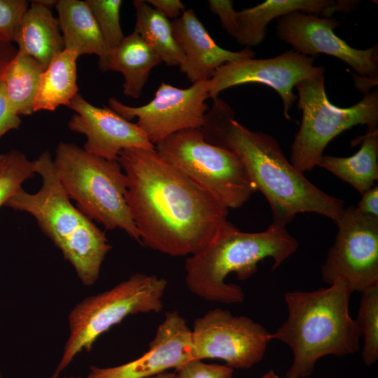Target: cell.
Segmentation results:
<instances>
[{
	"instance_id": "52a82bcc",
	"label": "cell",
	"mask_w": 378,
	"mask_h": 378,
	"mask_svg": "<svg viewBox=\"0 0 378 378\" xmlns=\"http://www.w3.org/2000/svg\"><path fill=\"white\" fill-rule=\"evenodd\" d=\"M167 286L165 279L135 273L76 304L69 314V336L51 378H59L78 354L90 352L102 334L128 316L162 311Z\"/></svg>"
},
{
	"instance_id": "cb8c5ba5",
	"label": "cell",
	"mask_w": 378,
	"mask_h": 378,
	"mask_svg": "<svg viewBox=\"0 0 378 378\" xmlns=\"http://www.w3.org/2000/svg\"><path fill=\"white\" fill-rule=\"evenodd\" d=\"M133 6L136 11L134 31L154 50L162 62L168 66H180L185 56L174 36L172 22L146 1L134 0Z\"/></svg>"
},
{
	"instance_id": "30bf717a",
	"label": "cell",
	"mask_w": 378,
	"mask_h": 378,
	"mask_svg": "<svg viewBox=\"0 0 378 378\" xmlns=\"http://www.w3.org/2000/svg\"><path fill=\"white\" fill-rule=\"evenodd\" d=\"M195 360H223L234 369H248L264 357L272 333L245 316L216 308L194 321L191 329Z\"/></svg>"
},
{
	"instance_id": "f35d334b",
	"label": "cell",
	"mask_w": 378,
	"mask_h": 378,
	"mask_svg": "<svg viewBox=\"0 0 378 378\" xmlns=\"http://www.w3.org/2000/svg\"><path fill=\"white\" fill-rule=\"evenodd\" d=\"M0 378H2V373L1 372V370H0Z\"/></svg>"
},
{
	"instance_id": "2e32d148",
	"label": "cell",
	"mask_w": 378,
	"mask_h": 378,
	"mask_svg": "<svg viewBox=\"0 0 378 378\" xmlns=\"http://www.w3.org/2000/svg\"><path fill=\"white\" fill-rule=\"evenodd\" d=\"M76 113L69 121V128L86 137L83 149L94 155L118 160L123 149H154L139 127L108 107H97L78 93L66 106Z\"/></svg>"
},
{
	"instance_id": "e575fe53",
	"label": "cell",
	"mask_w": 378,
	"mask_h": 378,
	"mask_svg": "<svg viewBox=\"0 0 378 378\" xmlns=\"http://www.w3.org/2000/svg\"><path fill=\"white\" fill-rule=\"evenodd\" d=\"M12 42H10L0 36V82L2 80L4 74L18 52Z\"/></svg>"
},
{
	"instance_id": "836d02e7",
	"label": "cell",
	"mask_w": 378,
	"mask_h": 378,
	"mask_svg": "<svg viewBox=\"0 0 378 378\" xmlns=\"http://www.w3.org/2000/svg\"><path fill=\"white\" fill-rule=\"evenodd\" d=\"M356 209L363 214L378 218V187L373 186L364 192Z\"/></svg>"
},
{
	"instance_id": "484cf974",
	"label": "cell",
	"mask_w": 378,
	"mask_h": 378,
	"mask_svg": "<svg viewBox=\"0 0 378 378\" xmlns=\"http://www.w3.org/2000/svg\"><path fill=\"white\" fill-rule=\"evenodd\" d=\"M362 293L356 326L363 337L362 351L363 362L374 364L378 358V284Z\"/></svg>"
},
{
	"instance_id": "5bb4252c",
	"label": "cell",
	"mask_w": 378,
	"mask_h": 378,
	"mask_svg": "<svg viewBox=\"0 0 378 378\" xmlns=\"http://www.w3.org/2000/svg\"><path fill=\"white\" fill-rule=\"evenodd\" d=\"M277 20L278 38L295 51L314 58L318 54L335 57L361 77L377 80V47L363 50L350 46L335 34L334 29L340 26L336 18L297 11Z\"/></svg>"
},
{
	"instance_id": "ffe728a7",
	"label": "cell",
	"mask_w": 378,
	"mask_h": 378,
	"mask_svg": "<svg viewBox=\"0 0 378 378\" xmlns=\"http://www.w3.org/2000/svg\"><path fill=\"white\" fill-rule=\"evenodd\" d=\"M13 42L18 44V51L37 60L45 69L64 50L58 19L52 14L51 8L40 0L31 1Z\"/></svg>"
},
{
	"instance_id": "6da1fadb",
	"label": "cell",
	"mask_w": 378,
	"mask_h": 378,
	"mask_svg": "<svg viewBox=\"0 0 378 378\" xmlns=\"http://www.w3.org/2000/svg\"><path fill=\"white\" fill-rule=\"evenodd\" d=\"M118 161L141 244L172 257L206 246L230 223L228 209L154 149L131 148Z\"/></svg>"
},
{
	"instance_id": "603a6c76",
	"label": "cell",
	"mask_w": 378,
	"mask_h": 378,
	"mask_svg": "<svg viewBox=\"0 0 378 378\" xmlns=\"http://www.w3.org/2000/svg\"><path fill=\"white\" fill-rule=\"evenodd\" d=\"M78 57L74 52L64 49L52 58L41 76L34 112L53 111L61 105L67 106L78 94Z\"/></svg>"
},
{
	"instance_id": "5b68a950",
	"label": "cell",
	"mask_w": 378,
	"mask_h": 378,
	"mask_svg": "<svg viewBox=\"0 0 378 378\" xmlns=\"http://www.w3.org/2000/svg\"><path fill=\"white\" fill-rule=\"evenodd\" d=\"M34 162L35 173L42 180L40 189L31 194L21 188L5 206L31 215L74 267L83 285L92 286L98 279L102 264L112 246L105 233L71 204L50 152H43Z\"/></svg>"
},
{
	"instance_id": "277c9868",
	"label": "cell",
	"mask_w": 378,
	"mask_h": 378,
	"mask_svg": "<svg viewBox=\"0 0 378 378\" xmlns=\"http://www.w3.org/2000/svg\"><path fill=\"white\" fill-rule=\"evenodd\" d=\"M298 248V242L286 229L272 223L264 231L246 232L229 223L204 248L187 258L186 284L197 296L210 302L240 303L241 288L225 281L234 272L244 281L258 270V263L273 260L272 270L279 267Z\"/></svg>"
},
{
	"instance_id": "8992f818",
	"label": "cell",
	"mask_w": 378,
	"mask_h": 378,
	"mask_svg": "<svg viewBox=\"0 0 378 378\" xmlns=\"http://www.w3.org/2000/svg\"><path fill=\"white\" fill-rule=\"evenodd\" d=\"M53 162L64 190L79 211L105 228L121 229L141 243L125 201L127 178L118 160L92 155L73 143L60 142Z\"/></svg>"
},
{
	"instance_id": "ac0fdd59",
	"label": "cell",
	"mask_w": 378,
	"mask_h": 378,
	"mask_svg": "<svg viewBox=\"0 0 378 378\" xmlns=\"http://www.w3.org/2000/svg\"><path fill=\"white\" fill-rule=\"evenodd\" d=\"M358 1L347 0H267L236 13V41L246 48L260 44L265 39L267 26L276 18L293 12L332 17L335 12H349Z\"/></svg>"
},
{
	"instance_id": "7a4b0ae2",
	"label": "cell",
	"mask_w": 378,
	"mask_h": 378,
	"mask_svg": "<svg viewBox=\"0 0 378 378\" xmlns=\"http://www.w3.org/2000/svg\"><path fill=\"white\" fill-rule=\"evenodd\" d=\"M205 140L233 152L251 181L265 197L273 223L286 227L299 213L312 212L335 223L342 214L344 201L323 192L286 158L272 135L252 131L235 120L230 106L213 99L200 129Z\"/></svg>"
},
{
	"instance_id": "9a60e30c",
	"label": "cell",
	"mask_w": 378,
	"mask_h": 378,
	"mask_svg": "<svg viewBox=\"0 0 378 378\" xmlns=\"http://www.w3.org/2000/svg\"><path fill=\"white\" fill-rule=\"evenodd\" d=\"M195 360L191 329L177 311L166 312L149 349L130 362L108 368L91 365L85 378H148Z\"/></svg>"
},
{
	"instance_id": "4316f807",
	"label": "cell",
	"mask_w": 378,
	"mask_h": 378,
	"mask_svg": "<svg viewBox=\"0 0 378 378\" xmlns=\"http://www.w3.org/2000/svg\"><path fill=\"white\" fill-rule=\"evenodd\" d=\"M35 174L34 162L23 153L12 150L3 154L0 160V207Z\"/></svg>"
},
{
	"instance_id": "d590c367",
	"label": "cell",
	"mask_w": 378,
	"mask_h": 378,
	"mask_svg": "<svg viewBox=\"0 0 378 378\" xmlns=\"http://www.w3.org/2000/svg\"><path fill=\"white\" fill-rule=\"evenodd\" d=\"M148 378H176V373L166 371Z\"/></svg>"
},
{
	"instance_id": "3957f363",
	"label": "cell",
	"mask_w": 378,
	"mask_h": 378,
	"mask_svg": "<svg viewBox=\"0 0 378 378\" xmlns=\"http://www.w3.org/2000/svg\"><path fill=\"white\" fill-rule=\"evenodd\" d=\"M351 293L337 279L327 288L284 293L288 318L272 339L286 343L293 351L286 378L310 376L324 356H344L359 349L360 334L349 312Z\"/></svg>"
},
{
	"instance_id": "1f68e13d",
	"label": "cell",
	"mask_w": 378,
	"mask_h": 378,
	"mask_svg": "<svg viewBox=\"0 0 378 378\" xmlns=\"http://www.w3.org/2000/svg\"><path fill=\"white\" fill-rule=\"evenodd\" d=\"M210 10L220 20L222 27L227 34L234 37L236 31V13L230 0H209Z\"/></svg>"
},
{
	"instance_id": "d6986e66",
	"label": "cell",
	"mask_w": 378,
	"mask_h": 378,
	"mask_svg": "<svg viewBox=\"0 0 378 378\" xmlns=\"http://www.w3.org/2000/svg\"><path fill=\"white\" fill-rule=\"evenodd\" d=\"M55 6L64 49L74 52L78 57L97 55L100 70L106 71L111 50L85 1L59 0Z\"/></svg>"
},
{
	"instance_id": "ba28073f",
	"label": "cell",
	"mask_w": 378,
	"mask_h": 378,
	"mask_svg": "<svg viewBox=\"0 0 378 378\" xmlns=\"http://www.w3.org/2000/svg\"><path fill=\"white\" fill-rule=\"evenodd\" d=\"M324 73L295 86L302 121L291 146L290 162L301 173L317 166L326 146L343 131L358 125L368 128H377L378 125L377 88L350 107H338L328 100Z\"/></svg>"
},
{
	"instance_id": "4dcf8cb0",
	"label": "cell",
	"mask_w": 378,
	"mask_h": 378,
	"mask_svg": "<svg viewBox=\"0 0 378 378\" xmlns=\"http://www.w3.org/2000/svg\"><path fill=\"white\" fill-rule=\"evenodd\" d=\"M20 115L9 102L2 80L0 82V139L11 130L18 129Z\"/></svg>"
},
{
	"instance_id": "83f0119b",
	"label": "cell",
	"mask_w": 378,
	"mask_h": 378,
	"mask_svg": "<svg viewBox=\"0 0 378 378\" xmlns=\"http://www.w3.org/2000/svg\"><path fill=\"white\" fill-rule=\"evenodd\" d=\"M98 27L108 47H116L122 41L120 23L121 0H86Z\"/></svg>"
},
{
	"instance_id": "8d00e7d4",
	"label": "cell",
	"mask_w": 378,
	"mask_h": 378,
	"mask_svg": "<svg viewBox=\"0 0 378 378\" xmlns=\"http://www.w3.org/2000/svg\"><path fill=\"white\" fill-rule=\"evenodd\" d=\"M260 378H279V377L273 370H270Z\"/></svg>"
},
{
	"instance_id": "7c38bea8",
	"label": "cell",
	"mask_w": 378,
	"mask_h": 378,
	"mask_svg": "<svg viewBox=\"0 0 378 378\" xmlns=\"http://www.w3.org/2000/svg\"><path fill=\"white\" fill-rule=\"evenodd\" d=\"M209 80L192 83L181 89L162 82L154 97L145 105H125L114 97L108 99V108L128 121L137 118L136 124L154 146L176 132L201 129L209 106Z\"/></svg>"
},
{
	"instance_id": "f546056e",
	"label": "cell",
	"mask_w": 378,
	"mask_h": 378,
	"mask_svg": "<svg viewBox=\"0 0 378 378\" xmlns=\"http://www.w3.org/2000/svg\"><path fill=\"white\" fill-rule=\"evenodd\" d=\"M233 371L226 365L192 360L177 371L176 378H232Z\"/></svg>"
},
{
	"instance_id": "7402d4cb",
	"label": "cell",
	"mask_w": 378,
	"mask_h": 378,
	"mask_svg": "<svg viewBox=\"0 0 378 378\" xmlns=\"http://www.w3.org/2000/svg\"><path fill=\"white\" fill-rule=\"evenodd\" d=\"M361 146L350 157L323 155L317 166L349 183L360 194L374 186L378 179V130L368 128L359 137Z\"/></svg>"
},
{
	"instance_id": "4fadbf2b",
	"label": "cell",
	"mask_w": 378,
	"mask_h": 378,
	"mask_svg": "<svg viewBox=\"0 0 378 378\" xmlns=\"http://www.w3.org/2000/svg\"><path fill=\"white\" fill-rule=\"evenodd\" d=\"M314 57L294 50L266 59L245 58L220 66L209 80V96L218 97L223 90L247 83H260L274 90L281 98L284 115L290 120L289 111L297 99L293 88L300 82L325 72L314 65Z\"/></svg>"
},
{
	"instance_id": "d4e9b609",
	"label": "cell",
	"mask_w": 378,
	"mask_h": 378,
	"mask_svg": "<svg viewBox=\"0 0 378 378\" xmlns=\"http://www.w3.org/2000/svg\"><path fill=\"white\" fill-rule=\"evenodd\" d=\"M44 70L37 60L20 51L7 66L1 80L8 100L19 115L34 113V102Z\"/></svg>"
},
{
	"instance_id": "ab89813d",
	"label": "cell",
	"mask_w": 378,
	"mask_h": 378,
	"mask_svg": "<svg viewBox=\"0 0 378 378\" xmlns=\"http://www.w3.org/2000/svg\"><path fill=\"white\" fill-rule=\"evenodd\" d=\"M2 155H3V154H0V160H1V158H2Z\"/></svg>"
},
{
	"instance_id": "e0dca14e",
	"label": "cell",
	"mask_w": 378,
	"mask_h": 378,
	"mask_svg": "<svg viewBox=\"0 0 378 378\" xmlns=\"http://www.w3.org/2000/svg\"><path fill=\"white\" fill-rule=\"evenodd\" d=\"M172 27L185 56L180 71L192 83L209 80L217 69L227 62L255 57L251 48L232 51L217 45L191 8L173 20Z\"/></svg>"
},
{
	"instance_id": "f1b7e54d",
	"label": "cell",
	"mask_w": 378,
	"mask_h": 378,
	"mask_svg": "<svg viewBox=\"0 0 378 378\" xmlns=\"http://www.w3.org/2000/svg\"><path fill=\"white\" fill-rule=\"evenodd\" d=\"M29 8L24 0H0V36L13 42L20 22Z\"/></svg>"
},
{
	"instance_id": "9c48e42d",
	"label": "cell",
	"mask_w": 378,
	"mask_h": 378,
	"mask_svg": "<svg viewBox=\"0 0 378 378\" xmlns=\"http://www.w3.org/2000/svg\"><path fill=\"white\" fill-rule=\"evenodd\" d=\"M155 148L227 209L241 207L257 191L238 157L207 142L200 129L173 133Z\"/></svg>"
},
{
	"instance_id": "8fae6325",
	"label": "cell",
	"mask_w": 378,
	"mask_h": 378,
	"mask_svg": "<svg viewBox=\"0 0 378 378\" xmlns=\"http://www.w3.org/2000/svg\"><path fill=\"white\" fill-rule=\"evenodd\" d=\"M335 223L338 231L321 267L323 281L341 279L351 292L378 284V218L349 206Z\"/></svg>"
},
{
	"instance_id": "44dd1931",
	"label": "cell",
	"mask_w": 378,
	"mask_h": 378,
	"mask_svg": "<svg viewBox=\"0 0 378 378\" xmlns=\"http://www.w3.org/2000/svg\"><path fill=\"white\" fill-rule=\"evenodd\" d=\"M161 62L154 50L137 33L133 31L111 49L107 71L121 73L124 76L123 93L138 99L152 69Z\"/></svg>"
},
{
	"instance_id": "d6a6232c",
	"label": "cell",
	"mask_w": 378,
	"mask_h": 378,
	"mask_svg": "<svg viewBox=\"0 0 378 378\" xmlns=\"http://www.w3.org/2000/svg\"><path fill=\"white\" fill-rule=\"evenodd\" d=\"M146 2L168 19L179 18L186 10L184 4L180 0H147Z\"/></svg>"
},
{
	"instance_id": "74e56055",
	"label": "cell",
	"mask_w": 378,
	"mask_h": 378,
	"mask_svg": "<svg viewBox=\"0 0 378 378\" xmlns=\"http://www.w3.org/2000/svg\"><path fill=\"white\" fill-rule=\"evenodd\" d=\"M64 378H82V377H77V376H70V377H64Z\"/></svg>"
}]
</instances>
